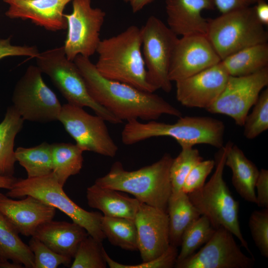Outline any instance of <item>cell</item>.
<instances>
[{
    "label": "cell",
    "mask_w": 268,
    "mask_h": 268,
    "mask_svg": "<svg viewBox=\"0 0 268 268\" xmlns=\"http://www.w3.org/2000/svg\"><path fill=\"white\" fill-rule=\"evenodd\" d=\"M102 242L88 235L80 242L70 265L71 268H105Z\"/></svg>",
    "instance_id": "33"
},
{
    "label": "cell",
    "mask_w": 268,
    "mask_h": 268,
    "mask_svg": "<svg viewBox=\"0 0 268 268\" xmlns=\"http://www.w3.org/2000/svg\"><path fill=\"white\" fill-rule=\"evenodd\" d=\"M141 30L147 81L156 90L161 89L168 93L172 88L169 70L178 36L154 16L148 17Z\"/></svg>",
    "instance_id": "9"
},
{
    "label": "cell",
    "mask_w": 268,
    "mask_h": 268,
    "mask_svg": "<svg viewBox=\"0 0 268 268\" xmlns=\"http://www.w3.org/2000/svg\"><path fill=\"white\" fill-rule=\"evenodd\" d=\"M202 160L198 149L193 147H181L178 155L173 158L170 168L172 193L182 190L184 181L191 170Z\"/></svg>",
    "instance_id": "32"
},
{
    "label": "cell",
    "mask_w": 268,
    "mask_h": 268,
    "mask_svg": "<svg viewBox=\"0 0 268 268\" xmlns=\"http://www.w3.org/2000/svg\"><path fill=\"white\" fill-rule=\"evenodd\" d=\"M35 58L37 66L49 76L67 103L90 108L109 123L123 122L91 97L81 73L74 62L67 58L63 46L40 53Z\"/></svg>",
    "instance_id": "8"
},
{
    "label": "cell",
    "mask_w": 268,
    "mask_h": 268,
    "mask_svg": "<svg viewBox=\"0 0 268 268\" xmlns=\"http://www.w3.org/2000/svg\"><path fill=\"white\" fill-rule=\"evenodd\" d=\"M125 2H129L131 1V0H123Z\"/></svg>",
    "instance_id": "45"
},
{
    "label": "cell",
    "mask_w": 268,
    "mask_h": 268,
    "mask_svg": "<svg viewBox=\"0 0 268 268\" xmlns=\"http://www.w3.org/2000/svg\"><path fill=\"white\" fill-rule=\"evenodd\" d=\"M268 85V67L247 76H229L220 95L206 110L229 116L236 125L243 126L250 108Z\"/></svg>",
    "instance_id": "13"
},
{
    "label": "cell",
    "mask_w": 268,
    "mask_h": 268,
    "mask_svg": "<svg viewBox=\"0 0 268 268\" xmlns=\"http://www.w3.org/2000/svg\"><path fill=\"white\" fill-rule=\"evenodd\" d=\"M215 229L208 219L201 215L185 230L181 240V249L177 261H182L195 253L203 244H205L211 237Z\"/></svg>",
    "instance_id": "31"
},
{
    "label": "cell",
    "mask_w": 268,
    "mask_h": 268,
    "mask_svg": "<svg viewBox=\"0 0 268 268\" xmlns=\"http://www.w3.org/2000/svg\"><path fill=\"white\" fill-rule=\"evenodd\" d=\"M229 76L220 62L176 81V99L185 107L206 109L220 95Z\"/></svg>",
    "instance_id": "16"
},
{
    "label": "cell",
    "mask_w": 268,
    "mask_h": 268,
    "mask_svg": "<svg viewBox=\"0 0 268 268\" xmlns=\"http://www.w3.org/2000/svg\"><path fill=\"white\" fill-rule=\"evenodd\" d=\"M42 73L37 66L30 65L14 87L13 106L24 120L44 123L58 119L62 106Z\"/></svg>",
    "instance_id": "10"
},
{
    "label": "cell",
    "mask_w": 268,
    "mask_h": 268,
    "mask_svg": "<svg viewBox=\"0 0 268 268\" xmlns=\"http://www.w3.org/2000/svg\"><path fill=\"white\" fill-rule=\"evenodd\" d=\"M72 0H3L8 4L5 13L10 19H29L47 30L57 31L67 28L64 11Z\"/></svg>",
    "instance_id": "19"
},
{
    "label": "cell",
    "mask_w": 268,
    "mask_h": 268,
    "mask_svg": "<svg viewBox=\"0 0 268 268\" xmlns=\"http://www.w3.org/2000/svg\"><path fill=\"white\" fill-rule=\"evenodd\" d=\"M142 262L156 258L170 246L167 212L140 202L134 218Z\"/></svg>",
    "instance_id": "17"
},
{
    "label": "cell",
    "mask_w": 268,
    "mask_h": 268,
    "mask_svg": "<svg viewBox=\"0 0 268 268\" xmlns=\"http://www.w3.org/2000/svg\"><path fill=\"white\" fill-rule=\"evenodd\" d=\"M233 235L223 227L215 229L210 239L196 253L176 262V268H251L254 258L245 255Z\"/></svg>",
    "instance_id": "14"
},
{
    "label": "cell",
    "mask_w": 268,
    "mask_h": 268,
    "mask_svg": "<svg viewBox=\"0 0 268 268\" xmlns=\"http://www.w3.org/2000/svg\"><path fill=\"white\" fill-rule=\"evenodd\" d=\"M167 212L169 218L170 244L178 247L181 246L185 230L201 215L191 202L188 194L183 190L171 194Z\"/></svg>",
    "instance_id": "25"
},
{
    "label": "cell",
    "mask_w": 268,
    "mask_h": 268,
    "mask_svg": "<svg viewBox=\"0 0 268 268\" xmlns=\"http://www.w3.org/2000/svg\"><path fill=\"white\" fill-rule=\"evenodd\" d=\"M266 0H259L253 6L256 16L263 25L268 24V4Z\"/></svg>",
    "instance_id": "42"
},
{
    "label": "cell",
    "mask_w": 268,
    "mask_h": 268,
    "mask_svg": "<svg viewBox=\"0 0 268 268\" xmlns=\"http://www.w3.org/2000/svg\"><path fill=\"white\" fill-rule=\"evenodd\" d=\"M215 164V161L212 159L202 160L197 163L187 176L183 185V191L189 194L201 188Z\"/></svg>",
    "instance_id": "38"
},
{
    "label": "cell",
    "mask_w": 268,
    "mask_h": 268,
    "mask_svg": "<svg viewBox=\"0 0 268 268\" xmlns=\"http://www.w3.org/2000/svg\"><path fill=\"white\" fill-rule=\"evenodd\" d=\"M73 62L91 97L122 122L155 120L164 114L182 116L179 109L154 92L104 77L89 58L78 55Z\"/></svg>",
    "instance_id": "1"
},
{
    "label": "cell",
    "mask_w": 268,
    "mask_h": 268,
    "mask_svg": "<svg viewBox=\"0 0 268 268\" xmlns=\"http://www.w3.org/2000/svg\"><path fill=\"white\" fill-rule=\"evenodd\" d=\"M88 235L83 227L73 221L52 219L39 225L32 236L55 252L72 259L80 242Z\"/></svg>",
    "instance_id": "21"
},
{
    "label": "cell",
    "mask_w": 268,
    "mask_h": 268,
    "mask_svg": "<svg viewBox=\"0 0 268 268\" xmlns=\"http://www.w3.org/2000/svg\"><path fill=\"white\" fill-rule=\"evenodd\" d=\"M257 189L256 204L261 207L268 208V170L262 169L259 171L255 189Z\"/></svg>",
    "instance_id": "40"
},
{
    "label": "cell",
    "mask_w": 268,
    "mask_h": 268,
    "mask_svg": "<svg viewBox=\"0 0 268 268\" xmlns=\"http://www.w3.org/2000/svg\"><path fill=\"white\" fill-rule=\"evenodd\" d=\"M58 120L83 151L110 157L116 155L118 146L109 134L106 121L100 116L67 103L62 106Z\"/></svg>",
    "instance_id": "12"
},
{
    "label": "cell",
    "mask_w": 268,
    "mask_h": 268,
    "mask_svg": "<svg viewBox=\"0 0 268 268\" xmlns=\"http://www.w3.org/2000/svg\"><path fill=\"white\" fill-rule=\"evenodd\" d=\"M19 233L0 212V268H33L34 255Z\"/></svg>",
    "instance_id": "23"
},
{
    "label": "cell",
    "mask_w": 268,
    "mask_h": 268,
    "mask_svg": "<svg viewBox=\"0 0 268 268\" xmlns=\"http://www.w3.org/2000/svg\"><path fill=\"white\" fill-rule=\"evenodd\" d=\"M141 46V28L130 26L115 36L101 40L95 67L107 79L154 92L156 89L147 79Z\"/></svg>",
    "instance_id": "2"
},
{
    "label": "cell",
    "mask_w": 268,
    "mask_h": 268,
    "mask_svg": "<svg viewBox=\"0 0 268 268\" xmlns=\"http://www.w3.org/2000/svg\"><path fill=\"white\" fill-rule=\"evenodd\" d=\"M101 228L114 246L130 251H138L137 231L134 219L103 215Z\"/></svg>",
    "instance_id": "29"
},
{
    "label": "cell",
    "mask_w": 268,
    "mask_h": 268,
    "mask_svg": "<svg viewBox=\"0 0 268 268\" xmlns=\"http://www.w3.org/2000/svg\"><path fill=\"white\" fill-rule=\"evenodd\" d=\"M207 20L206 37L221 60L245 48L268 42V32L257 18L253 6Z\"/></svg>",
    "instance_id": "7"
},
{
    "label": "cell",
    "mask_w": 268,
    "mask_h": 268,
    "mask_svg": "<svg viewBox=\"0 0 268 268\" xmlns=\"http://www.w3.org/2000/svg\"><path fill=\"white\" fill-rule=\"evenodd\" d=\"M252 112L248 114L243 127L244 135L253 139L268 129V89L261 92L254 105Z\"/></svg>",
    "instance_id": "34"
},
{
    "label": "cell",
    "mask_w": 268,
    "mask_h": 268,
    "mask_svg": "<svg viewBox=\"0 0 268 268\" xmlns=\"http://www.w3.org/2000/svg\"><path fill=\"white\" fill-rule=\"evenodd\" d=\"M154 0H131L130 2L132 11L134 13L137 12L144 7L151 3Z\"/></svg>",
    "instance_id": "43"
},
{
    "label": "cell",
    "mask_w": 268,
    "mask_h": 268,
    "mask_svg": "<svg viewBox=\"0 0 268 268\" xmlns=\"http://www.w3.org/2000/svg\"><path fill=\"white\" fill-rule=\"evenodd\" d=\"M249 226L253 239L261 255L268 258V208L254 211Z\"/></svg>",
    "instance_id": "36"
},
{
    "label": "cell",
    "mask_w": 268,
    "mask_h": 268,
    "mask_svg": "<svg viewBox=\"0 0 268 268\" xmlns=\"http://www.w3.org/2000/svg\"><path fill=\"white\" fill-rule=\"evenodd\" d=\"M17 178L14 176H6L0 175V188L10 189Z\"/></svg>",
    "instance_id": "44"
},
{
    "label": "cell",
    "mask_w": 268,
    "mask_h": 268,
    "mask_svg": "<svg viewBox=\"0 0 268 268\" xmlns=\"http://www.w3.org/2000/svg\"><path fill=\"white\" fill-rule=\"evenodd\" d=\"M103 255L107 265L111 268H171L175 266L178 251L177 247L170 245L166 251L156 258L134 265L122 264L114 261L105 249Z\"/></svg>",
    "instance_id": "37"
},
{
    "label": "cell",
    "mask_w": 268,
    "mask_h": 268,
    "mask_svg": "<svg viewBox=\"0 0 268 268\" xmlns=\"http://www.w3.org/2000/svg\"><path fill=\"white\" fill-rule=\"evenodd\" d=\"M225 126L223 122L209 117H180L174 124L138 120L127 122L121 134L122 142L132 145L152 137L169 136L181 147L208 144L217 148L223 146Z\"/></svg>",
    "instance_id": "4"
},
{
    "label": "cell",
    "mask_w": 268,
    "mask_h": 268,
    "mask_svg": "<svg viewBox=\"0 0 268 268\" xmlns=\"http://www.w3.org/2000/svg\"><path fill=\"white\" fill-rule=\"evenodd\" d=\"M231 142L228 141L219 148L215 161V172L209 180L188 195L201 215L206 216L215 229L223 227L227 229L254 258L240 228L239 202L233 198L223 179L226 153Z\"/></svg>",
    "instance_id": "5"
},
{
    "label": "cell",
    "mask_w": 268,
    "mask_h": 268,
    "mask_svg": "<svg viewBox=\"0 0 268 268\" xmlns=\"http://www.w3.org/2000/svg\"><path fill=\"white\" fill-rule=\"evenodd\" d=\"M16 161L26 170L27 178L44 176L53 172L52 146L46 142L34 147H19L14 151Z\"/></svg>",
    "instance_id": "30"
},
{
    "label": "cell",
    "mask_w": 268,
    "mask_h": 268,
    "mask_svg": "<svg viewBox=\"0 0 268 268\" xmlns=\"http://www.w3.org/2000/svg\"><path fill=\"white\" fill-rule=\"evenodd\" d=\"M173 158L166 153L152 164L130 171L116 161L109 172L97 178L95 184L129 193L140 202L167 212L172 194L170 168Z\"/></svg>",
    "instance_id": "3"
},
{
    "label": "cell",
    "mask_w": 268,
    "mask_h": 268,
    "mask_svg": "<svg viewBox=\"0 0 268 268\" xmlns=\"http://www.w3.org/2000/svg\"><path fill=\"white\" fill-rule=\"evenodd\" d=\"M24 119L12 105L8 107L0 123V175L13 176L16 161L14 140L21 130Z\"/></svg>",
    "instance_id": "26"
},
{
    "label": "cell",
    "mask_w": 268,
    "mask_h": 268,
    "mask_svg": "<svg viewBox=\"0 0 268 268\" xmlns=\"http://www.w3.org/2000/svg\"><path fill=\"white\" fill-rule=\"evenodd\" d=\"M28 246L34 255L33 268H56L71 263V259L55 252L34 237H31Z\"/></svg>",
    "instance_id": "35"
},
{
    "label": "cell",
    "mask_w": 268,
    "mask_h": 268,
    "mask_svg": "<svg viewBox=\"0 0 268 268\" xmlns=\"http://www.w3.org/2000/svg\"><path fill=\"white\" fill-rule=\"evenodd\" d=\"M56 208L31 196L16 200L0 193V212L19 234L32 236L41 224L52 220Z\"/></svg>",
    "instance_id": "18"
},
{
    "label": "cell",
    "mask_w": 268,
    "mask_h": 268,
    "mask_svg": "<svg viewBox=\"0 0 268 268\" xmlns=\"http://www.w3.org/2000/svg\"><path fill=\"white\" fill-rule=\"evenodd\" d=\"M5 195L12 199L26 196L35 197L64 212L97 240L102 242L106 238L101 228L103 215L97 211H88L77 205L65 193L53 172L39 177L17 178Z\"/></svg>",
    "instance_id": "6"
},
{
    "label": "cell",
    "mask_w": 268,
    "mask_h": 268,
    "mask_svg": "<svg viewBox=\"0 0 268 268\" xmlns=\"http://www.w3.org/2000/svg\"><path fill=\"white\" fill-rule=\"evenodd\" d=\"M225 165L232 171V183L237 192L245 201L256 204L255 184L260 171L256 165L232 142L227 150Z\"/></svg>",
    "instance_id": "24"
},
{
    "label": "cell",
    "mask_w": 268,
    "mask_h": 268,
    "mask_svg": "<svg viewBox=\"0 0 268 268\" xmlns=\"http://www.w3.org/2000/svg\"><path fill=\"white\" fill-rule=\"evenodd\" d=\"M221 60L206 35L178 38L169 67V78L177 81L216 65Z\"/></svg>",
    "instance_id": "15"
},
{
    "label": "cell",
    "mask_w": 268,
    "mask_h": 268,
    "mask_svg": "<svg viewBox=\"0 0 268 268\" xmlns=\"http://www.w3.org/2000/svg\"><path fill=\"white\" fill-rule=\"evenodd\" d=\"M167 26L177 36L206 35L208 20L204 10L215 7L214 0H165Z\"/></svg>",
    "instance_id": "20"
},
{
    "label": "cell",
    "mask_w": 268,
    "mask_h": 268,
    "mask_svg": "<svg viewBox=\"0 0 268 268\" xmlns=\"http://www.w3.org/2000/svg\"><path fill=\"white\" fill-rule=\"evenodd\" d=\"M11 38H0V60L7 57L27 56L36 58L40 53L35 46L13 45L11 44Z\"/></svg>",
    "instance_id": "39"
},
{
    "label": "cell",
    "mask_w": 268,
    "mask_h": 268,
    "mask_svg": "<svg viewBox=\"0 0 268 268\" xmlns=\"http://www.w3.org/2000/svg\"><path fill=\"white\" fill-rule=\"evenodd\" d=\"M51 146L53 172L64 187L70 176L80 172L83 151L76 144L70 143H54Z\"/></svg>",
    "instance_id": "28"
},
{
    "label": "cell",
    "mask_w": 268,
    "mask_h": 268,
    "mask_svg": "<svg viewBox=\"0 0 268 268\" xmlns=\"http://www.w3.org/2000/svg\"><path fill=\"white\" fill-rule=\"evenodd\" d=\"M86 198L89 207L100 210L104 216L132 219L141 202L119 191L95 183L87 189Z\"/></svg>",
    "instance_id": "22"
},
{
    "label": "cell",
    "mask_w": 268,
    "mask_h": 268,
    "mask_svg": "<svg viewBox=\"0 0 268 268\" xmlns=\"http://www.w3.org/2000/svg\"><path fill=\"white\" fill-rule=\"evenodd\" d=\"M71 1V12L64 14L67 35L63 46L67 58L73 61L78 55L89 58L96 52L106 13L92 7L91 0Z\"/></svg>",
    "instance_id": "11"
},
{
    "label": "cell",
    "mask_w": 268,
    "mask_h": 268,
    "mask_svg": "<svg viewBox=\"0 0 268 268\" xmlns=\"http://www.w3.org/2000/svg\"><path fill=\"white\" fill-rule=\"evenodd\" d=\"M221 63L230 76L252 74L268 67V44L245 48L225 58Z\"/></svg>",
    "instance_id": "27"
},
{
    "label": "cell",
    "mask_w": 268,
    "mask_h": 268,
    "mask_svg": "<svg viewBox=\"0 0 268 268\" xmlns=\"http://www.w3.org/2000/svg\"><path fill=\"white\" fill-rule=\"evenodd\" d=\"M215 7L221 13L251 6L259 0H214Z\"/></svg>",
    "instance_id": "41"
}]
</instances>
